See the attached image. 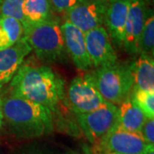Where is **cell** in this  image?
Instances as JSON below:
<instances>
[{
	"mask_svg": "<svg viewBox=\"0 0 154 154\" xmlns=\"http://www.w3.org/2000/svg\"><path fill=\"white\" fill-rule=\"evenodd\" d=\"M10 82L12 93L43 105L53 113L65 98L63 80L46 65L23 62Z\"/></svg>",
	"mask_w": 154,
	"mask_h": 154,
	"instance_id": "6da1fadb",
	"label": "cell"
},
{
	"mask_svg": "<svg viewBox=\"0 0 154 154\" xmlns=\"http://www.w3.org/2000/svg\"><path fill=\"white\" fill-rule=\"evenodd\" d=\"M1 96L2 111L12 132L20 138H34L53 130V112L37 103L20 97L11 90Z\"/></svg>",
	"mask_w": 154,
	"mask_h": 154,
	"instance_id": "7a4b0ae2",
	"label": "cell"
},
{
	"mask_svg": "<svg viewBox=\"0 0 154 154\" xmlns=\"http://www.w3.org/2000/svg\"><path fill=\"white\" fill-rule=\"evenodd\" d=\"M23 28V37L39 60L55 63L65 59L66 50L58 20L51 18L35 24H26Z\"/></svg>",
	"mask_w": 154,
	"mask_h": 154,
	"instance_id": "3957f363",
	"label": "cell"
},
{
	"mask_svg": "<svg viewBox=\"0 0 154 154\" xmlns=\"http://www.w3.org/2000/svg\"><path fill=\"white\" fill-rule=\"evenodd\" d=\"M90 74L96 88L106 102L119 105L130 96L134 88L133 63L116 62L112 65L95 69Z\"/></svg>",
	"mask_w": 154,
	"mask_h": 154,
	"instance_id": "277c9868",
	"label": "cell"
},
{
	"mask_svg": "<svg viewBox=\"0 0 154 154\" xmlns=\"http://www.w3.org/2000/svg\"><path fill=\"white\" fill-rule=\"evenodd\" d=\"M82 131L92 143L98 144L116 126L118 107L109 102L95 110L75 114Z\"/></svg>",
	"mask_w": 154,
	"mask_h": 154,
	"instance_id": "5b68a950",
	"label": "cell"
},
{
	"mask_svg": "<svg viewBox=\"0 0 154 154\" xmlns=\"http://www.w3.org/2000/svg\"><path fill=\"white\" fill-rule=\"evenodd\" d=\"M67 96L75 114L92 111L106 102L96 88L90 73L74 78L68 88Z\"/></svg>",
	"mask_w": 154,
	"mask_h": 154,
	"instance_id": "8992f818",
	"label": "cell"
},
{
	"mask_svg": "<svg viewBox=\"0 0 154 154\" xmlns=\"http://www.w3.org/2000/svg\"><path fill=\"white\" fill-rule=\"evenodd\" d=\"M85 39L88 56L94 68L109 66L118 62L114 45L104 26L87 32Z\"/></svg>",
	"mask_w": 154,
	"mask_h": 154,
	"instance_id": "52a82bcc",
	"label": "cell"
},
{
	"mask_svg": "<svg viewBox=\"0 0 154 154\" xmlns=\"http://www.w3.org/2000/svg\"><path fill=\"white\" fill-rule=\"evenodd\" d=\"M145 0H131L124 29L122 48L130 55L140 53V41L149 11Z\"/></svg>",
	"mask_w": 154,
	"mask_h": 154,
	"instance_id": "ba28073f",
	"label": "cell"
},
{
	"mask_svg": "<svg viewBox=\"0 0 154 154\" xmlns=\"http://www.w3.org/2000/svg\"><path fill=\"white\" fill-rule=\"evenodd\" d=\"M108 5L96 0H84L65 13V21L86 33L104 26Z\"/></svg>",
	"mask_w": 154,
	"mask_h": 154,
	"instance_id": "9c48e42d",
	"label": "cell"
},
{
	"mask_svg": "<svg viewBox=\"0 0 154 154\" xmlns=\"http://www.w3.org/2000/svg\"><path fill=\"white\" fill-rule=\"evenodd\" d=\"M99 150L119 154H141L148 146L140 132H129L115 127L99 144Z\"/></svg>",
	"mask_w": 154,
	"mask_h": 154,
	"instance_id": "30bf717a",
	"label": "cell"
},
{
	"mask_svg": "<svg viewBox=\"0 0 154 154\" xmlns=\"http://www.w3.org/2000/svg\"><path fill=\"white\" fill-rule=\"evenodd\" d=\"M62 29L66 53L75 68L81 71L89 70L93 65L87 51L85 33L68 21L62 24Z\"/></svg>",
	"mask_w": 154,
	"mask_h": 154,
	"instance_id": "8fae6325",
	"label": "cell"
},
{
	"mask_svg": "<svg viewBox=\"0 0 154 154\" xmlns=\"http://www.w3.org/2000/svg\"><path fill=\"white\" fill-rule=\"evenodd\" d=\"M32 49L22 37L14 45L0 51V86L9 83Z\"/></svg>",
	"mask_w": 154,
	"mask_h": 154,
	"instance_id": "7c38bea8",
	"label": "cell"
},
{
	"mask_svg": "<svg viewBox=\"0 0 154 154\" xmlns=\"http://www.w3.org/2000/svg\"><path fill=\"white\" fill-rule=\"evenodd\" d=\"M131 0H115L107 6L104 27L114 47L122 48L124 29Z\"/></svg>",
	"mask_w": 154,
	"mask_h": 154,
	"instance_id": "4fadbf2b",
	"label": "cell"
},
{
	"mask_svg": "<svg viewBox=\"0 0 154 154\" xmlns=\"http://www.w3.org/2000/svg\"><path fill=\"white\" fill-rule=\"evenodd\" d=\"M117 107L118 118L116 127L129 132H140L146 116L133 102L131 97L124 99Z\"/></svg>",
	"mask_w": 154,
	"mask_h": 154,
	"instance_id": "5bb4252c",
	"label": "cell"
},
{
	"mask_svg": "<svg viewBox=\"0 0 154 154\" xmlns=\"http://www.w3.org/2000/svg\"><path fill=\"white\" fill-rule=\"evenodd\" d=\"M134 88L147 92H154L153 57L146 54H140L133 63Z\"/></svg>",
	"mask_w": 154,
	"mask_h": 154,
	"instance_id": "9a60e30c",
	"label": "cell"
},
{
	"mask_svg": "<svg viewBox=\"0 0 154 154\" xmlns=\"http://www.w3.org/2000/svg\"><path fill=\"white\" fill-rule=\"evenodd\" d=\"M23 25L15 18L0 17V51L17 43L23 35Z\"/></svg>",
	"mask_w": 154,
	"mask_h": 154,
	"instance_id": "2e32d148",
	"label": "cell"
},
{
	"mask_svg": "<svg viewBox=\"0 0 154 154\" xmlns=\"http://www.w3.org/2000/svg\"><path fill=\"white\" fill-rule=\"evenodd\" d=\"M24 25L35 24L51 19V7L49 0H24Z\"/></svg>",
	"mask_w": 154,
	"mask_h": 154,
	"instance_id": "e0dca14e",
	"label": "cell"
},
{
	"mask_svg": "<svg viewBox=\"0 0 154 154\" xmlns=\"http://www.w3.org/2000/svg\"><path fill=\"white\" fill-rule=\"evenodd\" d=\"M154 51V17L150 10L145 22L142 34L140 41V53L153 57Z\"/></svg>",
	"mask_w": 154,
	"mask_h": 154,
	"instance_id": "ac0fdd59",
	"label": "cell"
},
{
	"mask_svg": "<svg viewBox=\"0 0 154 154\" xmlns=\"http://www.w3.org/2000/svg\"><path fill=\"white\" fill-rule=\"evenodd\" d=\"M130 97L146 118H154V92L133 88Z\"/></svg>",
	"mask_w": 154,
	"mask_h": 154,
	"instance_id": "d6986e66",
	"label": "cell"
},
{
	"mask_svg": "<svg viewBox=\"0 0 154 154\" xmlns=\"http://www.w3.org/2000/svg\"><path fill=\"white\" fill-rule=\"evenodd\" d=\"M24 0H4L0 5V17L15 18L24 24L23 16Z\"/></svg>",
	"mask_w": 154,
	"mask_h": 154,
	"instance_id": "ffe728a7",
	"label": "cell"
},
{
	"mask_svg": "<svg viewBox=\"0 0 154 154\" xmlns=\"http://www.w3.org/2000/svg\"><path fill=\"white\" fill-rule=\"evenodd\" d=\"M84 0H49L51 11L57 13H66L74 6H75Z\"/></svg>",
	"mask_w": 154,
	"mask_h": 154,
	"instance_id": "44dd1931",
	"label": "cell"
},
{
	"mask_svg": "<svg viewBox=\"0 0 154 154\" xmlns=\"http://www.w3.org/2000/svg\"><path fill=\"white\" fill-rule=\"evenodd\" d=\"M140 134L147 145L154 143V118H146L140 129Z\"/></svg>",
	"mask_w": 154,
	"mask_h": 154,
	"instance_id": "7402d4cb",
	"label": "cell"
},
{
	"mask_svg": "<svg viewBox=\"0 0 154 154\" xmlns=\"http://www.w3.org/2000/svg\"><path fill=\"white\" fill-rule=\"evenodd\" d=\"M141 154H154V146L153 145H148L146 150Z\"/></svg>",
	"mask_w": 154,
	"mask_h": 154,
	"instance_id": "603a6c76",
	"label": "cell"
},
{
	"mask_svg": "<svg viewBox=\"0 0 154 154\" xmlns=\"http://www.w3.org/2000/svg\"><path fill=\"white\" fill-rule=\"evenodd\" d=\"M1 88L2 86H0V128L3 124V120H4V116H3V111H2V103H1Z\"/></svg>",
	"mask_w": 154,
	"mask_h": 154,
	"instance_id": "cb8c5ba5",
	"label": "cell"
},
{
	"mask_svg": "<svg viewBox=\"0 0 154 154\" xmlns=\"http://www.w3.org/2000/svg\"><path fill=\"white\" fill-rule=\"evenodd\" d=\"M97 154H119L113 152H109V151H102V150H99V152Z\"/></svg>",
	"mask_w": 154,
	"mask_h": 154,
	"instance_id": "d4e9b609",
	"label": "cell"
},
{
	"mask_svg": "<svg viewBox=\"0 0 154 154\" xmlns=\"http://www.w3.org/2000/svg\"><path fill=\"white\" fill-rule=\"evenodd\" d=\"M96 1H99V2H101L103 4H105V5H109L110 3L114 2L115 0H96Z\"/></svg>",
	"mask_w": 154,
	"mask_h": 154,
	"instance_id": "484cf974",
	"label": "cell"
},
{
	"mask_svg": "<svg viewBox=\"0 0 154 154\" xmlns=\"http://www.w3.org/2000/svg\"><path fill=\"white\" fill-rule=\"evenodd\" d=\"M145 1H146V2H147V3H148L149 5H150V3H151V1H152V0H145Z\"/></svg>",
	"mask_w": 154,
	"mask_h": 154,
	"instance_id": "4316f807",
	"label": "cell"
},
{
	"mask_svg": "<svg viewBox=\"0 0 154 154\" xmlns=\"http://www.w3.org/2000/svg\"><path fill=\"white\" fill-rule=\"evenodd\" d=\"M67 154H77L75 152H69V153H67Z\"/></svg>",
	"mask_w": 154,
	"mask_h": 154,
	"instance_id": "83f0119b",
	"label": "cell"
},
{
	"mask_svg": "<svg viewBox=\"0 0 154 154\" xmlns=\"http://www.w3.org/2000/svg\"><path fill=\"white\" fill-rule=\"evenodd\" d=\"M3 1H4V0H0V5L2 4V2H3Z\"/></svg>",
	"mask_w": 154,
	"mask_h": 154,
	"instance_id": "f1b7e54d",
	"label": "cell"
}]
</instances>
